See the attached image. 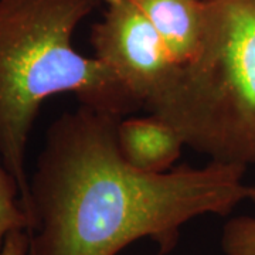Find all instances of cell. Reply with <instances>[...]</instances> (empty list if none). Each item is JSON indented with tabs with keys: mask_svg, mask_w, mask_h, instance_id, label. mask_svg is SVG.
<instances>
[{
	"mask_svg": "<svg viewBox=\"0 0 255 255\" xmlns=\"http://www.w3.org/2000/svg\"><path fill=\"white\" fill-rule=\"evenodd\" d=\"M119 119L80 105L48 127L28 179V255H118L142 238L164 255L190 220L255 203L243 166L133 167L119 150Z\"/></svg>",
	"mask_w": 255,
	"mask_h": 255,
	"instance_id": "1",
	"label": "cell"
},
{
	"mask_svg": "<svg viewBox=\"0 0 255 255\" xmlns=\"http://www.w3.org/2000/svg\"><path fill=\"white\" fill-rule=\"evenodd\" d=\"M101 3L0 0V155L20 187L24 210L28 136L44 101L70 92L80 105L121 118L143 108L104 64L74 48L75 28Z\"/></svg>",
	"mask_w": 255,
	"mask_h": 255,
	"instance_id": "2",
	"label": "cell"
},
{
	"mask_svg": "<svg viewBox=\"0 0 255 255\" xmlns=\"http://www.w3.org/2000/svg\"><path fill=\"white\" fill-rule=\"evenodd\" d=\"M145 108L211 162L255 164V0H209L199 53Z\"/></svg>",
	"mask_w": 255,
	"mask_h": 255,
	"instance_id": "3",
	"label": "cell"
},
{
	"mask_svg": "<svg viewBox=\"0 0 255 255\" xmlns=\"http://www.w3.org/2000/svg\"><path fill=\"white\" fill-rule=\"evenodd\" d=\"M104 18L94 24L95 58L122 82L145 108L177 64L163 40L133 0H102Z\"/></svg>",
	"mask_w": 255,
	"mask_h": 255,
	"instance_id": "4",
	"label": "cell"
},
{
	"mask_svg": "<svg viewBox=\"0 0 255 255\" xmlns=\"http://www.w3.org/2000/svg\"><path fill=\"white\" fill-rule=\"evenodd\" d=\"M177 65L199 53L209 24V0H133Z\"/></svg>",
	"mask_w": 255,
	"mask_h": 255,
	"instance_id": "5",
	"label": "cell"
},
{
	"mask_svg": "<svg viewBox=\"0 0 255 255\" xmlns=\"http://www.w3.org/2000/svg\"><path fill=\"white\" fill-rule=\"evenodd\" d=\"M117 140L128 163L149 173L170 170L184 146L179 132L153 114L145 118L119 119Z\"/></svg>",
	"mask_w": 255,
	"mask_h": 255,
	"instance_id": "6",
	"label": "cell"
},
{
	"mask_svg": "<svg viewBox=\"0 0 255 255\" xmlns=\"http://www.w3.org/2000/svg\"><path fill=\"white\" fill-rule=\"evenodd\" d=\"M27 228L28 216L21 201L20 187L0 155V250L10 233Z\"/></svg>",
	"mask_w": 255,
	"mask_h": 255,
	"instance_id": "7",
	"label": "cell"
},
{
	"mask_svg": "<svg viewBox=\"0 0 255 255\" xmlns=\"http://www.w3.org/2000/svg\"><path fill=\"white\" fill-rule=\"evenodd\" d=\"M221 248L224 255H255V217L228 220L223 228Z\"/></svg>",
	"mask_w": 255,
	"mask_h": 255,
	"instance_id": "8",
	"label": "cell"
},
{
	"mask_svg": "<svg viewBox=\"0 0 255 255\" xmlns=\"http://www.w3.org/2000/svg\"><path fill=\"white\" fill-rule=\"evenodd\" d=\"M28 246L30 240L27 230L13 231L4 240L0 255H28Z\"/></svg>",
	"mask_w": 255,
	"mask_h": 255,
	"instance_id": "9",
	"label": "cell"
}]
</instances>
